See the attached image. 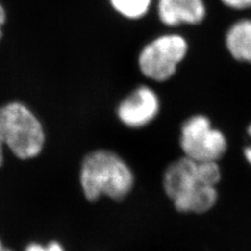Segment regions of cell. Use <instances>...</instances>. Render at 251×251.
<instances>
[{"label": "cell", "mask_w": 251, "mask_h": 251, "mask_svg": "<svg viewBox=\"0 0 251 251\" xmlns=\"http://www.w3.org/2000/svg\"><path fill=\"white\" fill-rule=\"evenodd\" d=\"M221 2L235 11H244L251 9V0H221Z\"/></svg>", "instance_id": "cell-11"}, {"label": "cell", "mask_w": 251, "mask_h": 251, "mask_svg": "<svg viewBox=\"0 0 251 251\" xmlns=\"http://www.w3.org/2000/svg\"><path fill=\"white\" fill-rule=\"evenodd\" d=\"M244 155H245V158L246 160L249 162V164L251 166V146L245 148L244 150Z\"/></svg>", "instance_id": "cell-15"}, {"label": "cell", "mask_w": 251, "mask_h": 251, "mask_svg": "<svg viewBox=\"0 0 251 251\" xmlns=\"http://www.w3.org/2000/svg\"><path fill=\"white\" fill-rule=\"evenodd\" d=\"M187 52L188 42L182 35H158L141 47L137 56V67L147 80L164 83L176 75Z\"/></svg>", "instance_id": "cell-4"}, {"label": "cell", "mask_w": 251, "mask_h": 251, "mask_svg": "<svg viewBox=\"0 0 251 251\" xmlns=\"http://www.w3.org/2000/svg\"><path fill=\"white\" fill-rule=\"evenodd\" d=\"M217 161H196L182 156L171 162L162 174V188L181 214L200 215L215 206L221 180Z\"/></svg>", "instance_id": "cell-1"}, {"label": "cell", "mask_w": 251, "mask_h": 251, "mask_svg": "<svg viewBox=\"0 0 251 251\" xmlns=\"http://www.w3.org/2000/svg\"><path fill=\"white\" fill-rule=\"evenodd\" d=\"M5 146L15 158L29 161L38 158L46 146V131L40 117L21 100L6 101L0 107Z\"/></svg>", "instance_id": "cell-3"}, {"label": "cell", "mask_w": 251, "mask_h": 251, "mask_svg": "<svg viewBox=\"0 0 251 251\" xmlns=\"http://www.w3.org/2000/svg\"><path fill=\"white\" fill-rule=\"evenodd\" d=\"M248 134H249V136H251V124H250V126L248 127Z\"/></svg>", "instance_id": "cell-16"}, {"label": "cell", "mask_w": 251, "mask_h": 251, "mask_svg": "<svg viewBox=\"0 0 251 251\" xmlns=\"http://www.w3.org/2000/svg\"><path fill=\"white\" fill-rule=\"evenodd\" d=\"M6 146H5V141L3 137V133L1 126H0V169H2L4 163H5V155H6Z\"/></svg>", "instance_id": "cell-12"}, {"label": "cell", "mask_w": 251, "mask_h": 251, "mask_svg": "<svg viewBox=\"0 0 251 251\" xmlns=\"http://www.w3.org/2000/svg\"><path fill=\"white\" fill-rule=\"evenodd\" d=\"M225 45L231 57L251 64V19H241L227 29Z\"/></svg>", "instance_id": "cell-8"}, {"label": "cell", "mask_w": 251, "mask_h": 251, "mask_svg": "<svg viewBox=\"0 0 251 251\" xmlns=\"http://www.w3.org/2000/svg\"><path fill=\"white\" fill-rule=\"evenodd\" d=\"M20 251H68L64 243L57 239L31 240L23 245Z\"/></svg>", "instance_id": "cell-10"}, {"label": "cell", "mask_w": 251, "mask_h": 251, "mask_svg": "<svg viewBox=\"0 0 251 251\" xmlns=\"http://www.w3.org/2000/svg\"><path fill=\"white\" fill-rule=\"evenodd\" d=\"M0 251H16L13 247L6 244L5 241L1 238V235H0Z\"/></svg>", "instance_id": "cell-14"}, {"label": "cell", "mask_w": 251, "mask_h": 251, "mask_svg": "<svg viewBox=\"0 0 251 251\" xmlns=\"http://www.w3.org/2000/svg\"><path fill=\"white\" fill-rule=\"evenodd\" d=\"M77 182L83 198L89 203L101 200L123 202L134 192L136 175L120 153L100 148L82 158Z\"/></svg>", "instance_id": "cell-2"}, {"label": "cell", "mask_w": 251, "mask_h": 251, "mask_svg": "<svg viewBox=\"0 0 251 251\" xmlns=\"http://www.w3.org/2000/svg\"><path fill=\"white\" fill-rule=\"evenodd\" d=\"M7 20V13L4 5L0 2V42H1L4 35V26Z\"/></svg>", "instance_id": "cell-13"}, {"label": "cell", "mask_w": 251, "mask_h": 251, "mask_svg": "<svg viewBox=\"0 0 251 251\" xmlns=\"http://www.w3.org/2000/svg\"><path fill=\"white\" fill-rule=\"evenodd\" d=\"M155 0H109L111 9L122 18L130 21L144 19L152 10Z\"/></svg>", "instance_id": "cell-9"}, {"label": "cell", "mask_w": 251, "mask_h": 251, "mask_svg": "<svg viewBox=\"0 0 251 251\" xmlns=\"http://www.w3.org/2000/svg\"><path fill=\"white\" fill-rule=\"evenodd\" d=\"M161 110V100L157 91L149 85H138L116 106L115 113L124 127L138 130L148 127Z\"/></svg>", "instance_id": "cell-6"}, {"label": "cell", "mask_w": 251, "mask_h": 251, "mask_svg": "<svg viewBox=\"0 0 251 251\" xmlns=\"http://www.w3.org/2000/svg\"><path fill=\"white\" fill-rule=\"evenodd\" d=\"M155 10L158 20L171 28L200 25L207 14L204 0H156Z\"/></svg>", "instance_id": "cell-7"}, {"label": "cell", "mask_w": 251, "mask_h": 251, "mask_svg": "<svg viewBox=\"0 0 251 251\" xmlns=\"http://www.w3.org/2000/svg\"><path fill=\"white\" fill-rule=\"evenodd\" d=\"M179 146L183 156L196 161H219L227 151V138L207 116L192 115L181 125Z\"/></svg>", "instance_id": "cell-5"}]
</instances>
